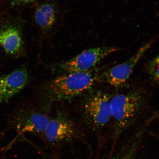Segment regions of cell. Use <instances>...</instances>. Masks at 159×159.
I'll return each mask as SVG.
<instances>
[{
    "label": "cell",
    "mask_w": 159,
    "mask_h": 159,
    "mask_svg": "<svg viewBox=\"0 0 159 159\" xmlns=\"http://www.w3.org/2000/svg\"><path fill=\"white\" fill-rule=\"evenodd\" d=\"M51 117L44 111L34 109H22L11 117L7 130L14 131L18 136L29 134L40 139Z\"/></svg>",
    "instance_id": "6"
},
{
    "label": "cell",
    "mask_w": 159,
    "mask_h": 159,
    "mask_svg": "<svg viewBox=\"0 0 159 159\" xmlns=\"http://www.w3.org/2000/svg\"><path fill=\"white\" fill-rule=\"evenodd\" d=\"M159 56H157L148 63L147 70L148 75L155 82H159Z\"/></svg>",
    "instance_id": "12"
},
{
    "label": "cell",
    "mask_w": 159,
    "mask_h": 159,
    "mask_svg": "<svg viewBox=\"0 0 159 159\" xmlns=\"http://www.w3.org/2000/svg\"><path fill=\"white\" fill-rule=\"evenodd\" d=\"M116 47H103L85 50L61 65L68 73L85 72L92 70L105 57L119 51Z\"/></svg>",
    "instance_id": "8"
},
{
    "label": "cell",
    "mask_w": 159,
    "mask_h": 159,
    "mask_svg": "<svg viewBox=\"0 0 159 159\" xmlns=\"http://www.w3.org/2000/svg\"><path fill=\"white\" fill-rule=\"evenodd\" d=\"M111 97L100 90L89 92L84 99L81 113L85 125L95 128H102L111 118Z\"/></svg>",
    "instance_id": "5"
},
{
    "label": "cell",
    "mask_w": 159,
    "mask_h": 159,
    "mask_svg": "<svg viewBox=\"0 0 159 159\" xmlns=\"http://www.w3.org/2000/svg\"><path fill=\"white\" fill-rule=\"evenodd\" d=\"M83 128L67 113L59 112L52 116L40 138L52 157L59 159L66 145L82 139Z\"/></svg>",
    "instance_id": "2"
},
{
    "label": "cell",
    "mask_w": 159,
    "mask_h": 159,
    "mask_svg": "<svg viewBox=\"0 0 159 159\" xmlns=\"http://www.w3.org/2000/svg\"><path fill=\"white\" fill-rule=\"evenodd\" d=\"M154 41V39L149 41L143 45L128 60L115 66L105 71L102 75L103 80L114 87H118L124 84L132 74L139 61L152 46Z\"/></svg>",
    "instance_id": "9"
},
{
    "label": "cell",
    "mask_w": 159,
    "mask_h": 159,
    "mask_svg": "<svg viewBox=\"0 0 159 159\" xmlns=\"http://www.w3.org/2000/svg\"><path fill=\"white\" fill-rule=\"evenodd\" d=\"M25 21L21 16L7 15L0 30V45L11 55L24 51Z\"/></svg>",
    "instance_id": "7"
},
{
    "label": "cell",
    "mask_w": 159,
    "mask_h": 159,
    "mask_svg": "<svg viewBox=\"0 0 159 159\" xmlns=\"http://www.w3.org/2000/svg\"><path fill=\"white\" fill-rule=\"evenodd\" d=\"M29 80L28 72L24 68L18 69L0 77V105L22 90Z\"/></svg>",
    "instance_id": "10"
},
{
    "label": "cell",
    "mask_w": 159,
    "mask_h": 159,
    "mask_svg": "<svg viewBox=\"0 0 159 159\" xmlns=\"http://www.w3.org/2000/svg\"><path fill=\"white\" fill-rule=\"evenodd\" d=\"M98 78L97 73L90 70L68 73L51 81L48 86V95L53 101L70 99L88 90Z\"/></svg>",
    "instance_id": "3"
},
{
    "label": "cell",
    "mask_w": 159,
    "mask_h": 159,
    "mask_svg": "<svg viewBox=\"0 0 159 159\" xmlns=\"http://www.w3.org/2000/svg\"><path fill=\"white\" fill-rule=\"evenodd\" d=\"M39 0H11L10 10L21 12L28 9H31Z\"/></svg>",
    "instance_id": "11"
},
{
    "label": "cell",
    "mask_w": 159,
    "mask_h": 159,
    "mask_svg": "<svg viewBox=\"0 0 159 159\" xmlns=\"http://www.w3.org/2000/svg\"><path fill=\"white\" fill-rule=\"evenodd\" d=\"M144 101L143 95L137 91L111 97V118L118 130H122L134 120L142 110Z\"/></svg>",
    "instance_id": "4"
},
{
    "label": "cell",
    "mask_w": 159,
    "mask_h": 159,
    "mask_svg": "<svg viewBox=\"0 0 159 159\" xmlns=\"http://www.w3.org/2000/svg\"><path fill=\"white\" fill-rule=\"evenodd\" d=\"M30 10L32 24L41 46L59 32L70 11L61 0H39Z\"/></svg>",
    "instance_id": "1"
},
{
    "label": "cell",
    "mask_w": 159,
    "mask_h": 159,
    "mask_svg": "<svg viewBox=\"0 0 159 159\" xmlns=\"http://www.w3.org/2000/svg\"><path fill=\"white\" fill-rule=\"evenodd\" d=\"M11 1V0H0V30L9 13Z\"/></svg>",
    "instance_id": "13"
}]
</instances>
